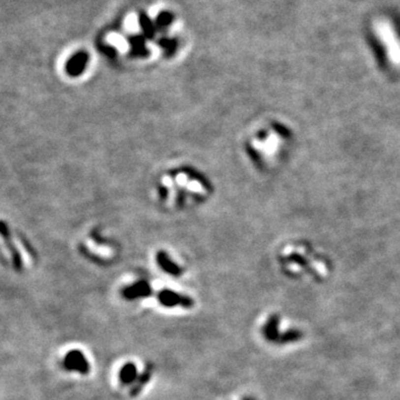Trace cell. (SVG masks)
I'll list each match as a JSON object with an SVG mask.
<instances>
[{
	"label": "cell",
	"instance_id": "obj_10",
	"mask_svg": "<svg viewBox=\"0 0 400 400\" xmlns=\"http://www.w3.org/2000/svg\"><path fill=\"white\" fill-rule=\"evenodd\" d=\"M129 42L133 51V54L138 56H145L148 54V50L145 46V37L140 35H135L129 37Z\"/></svg>",
	"mask_w": 400,
	"mask_h": 400
},
{
	"label": "cell",
	"instance_id": "obj_7",
	"mask_svg": "<svg viewBox=\"0 0 400 400\" xmlns=\"http://www.w3.org/2000/svg\"><path fill=\"white\" fill-rule=\"evenodd\" d=\"M139 25L140 28L143 30L144 36L149 38V39H153L154 37V33H156V24H154L152 19L149 18V16L145 12H140L139 14Z\"/></svg>",
	"mask_w": 400,
	"mask_h": 400
},
{
	"label": "cell",
	"instance_id": "obj_3",
	"mask_svg": "<svg viewBox=\"0 0 400 400\" xmlns=\"http://www.w3.org/2000/svg\"><path fill=\"white\" fill-rule=\"evenodd\" d=\"M158 300L162 306L166 307H176V306H182L185 308H190L193 306V300L190 297L177 294L176 291L173 290H162L158 294Z\"/></svg>",
	"mask_w": 400,
	"mask_h": 400
},
{
	"label": "cell",
	"instance_id": "obj_12",
	"mask_svg": "<svg viewBox=\"0 0 400 400\" xmlns=\"http://www.w3.org/2000/svg\"><path fill=\"white\" fill-rule=\"evenodd\" d=\"M159 45H160L163 49L167 50V53H173L177 47V42L175 39H171V38H162L159 41Z\"/></svg>",
	"mask_w": 400,
	"mask_h": 400
},
{
	"label": "cell",
	"instance_id": "obj_1",
	"mask_svg": "<svg viewBox=\"0 0 400 400\" xmlns=\"http://www.w3.org/2000/svg\"><path fill=\"white\" fill-rule=\"evenodd\" d=\"M375 31L391 63L400 67V38L394 25L387 19H379L375 24Z\"/></svg>",
	"mask_w": 400,
	"mask_h": 400
},
{
	"label": "cell",
	"instance_id": "obj_6",
	"mask_svg": "<svg viewBox=\"0 0 400 400\" xmlns=\"http://www.w3.org/2000/svg\"><path fill=\"white\" fill-rule=\"evenodd\" d=\"M138 378V372H137V368L135 364L127 363L123 366L119 373V379L123 385H129L131 382H135Z\"/></svg>",
	"mask_w": 400,
	"mask_h": 400
},
{
	"label": "cell",
	"instance_id": "obj_8",
	"mask_svg": "<svg viewBox=\"0 0 400 400\" xmlns=\"http://www.w3.org/2000/svg\"><path fill=\"white\" fill-rule=\"evenodd\" d=\"M153 376V366H148L147 368L145 369V371L141 373V375L137 378V380L133 384L131 388V396H137L141 390H143L144 387L147 385V382L150 380V378Z\"/></svg>",
	"mask_w": 400,
	"mask_h": 400
},
{
	"label": "cell",
	"instance_id": "obj_11",
	"mask_svg": "<svg viewBox=\"0 0 400 400\" xmlns=\"http://www.w3.org/2000/svg\"><path fill=\"white\" fill-rule=\"evenodd\" d=\"M174 20V15L169 11H162L157 16L156 26L158 28H167Z\"/></svg>",
	"mask_w": 400,
	"mask_h": 400
},
{
	"label": "cell",
	"instance_id": "obj_2",
	"mask_svg": "<svg viewBox=\"0 0 400 400\" xmlns=\"http://www.w3.org/2000/svg\"><path fill=\"white\" fill-rule=\"evenodd\" d=\"M63 367L67 370L78 371L83 375H87L90 371V366L87 359L79 350H71L68 352L63 359Z\"/></svg>",
	"mask_w": 400,
	"mask_h": 400
},
{
	"label": "cell",
	"instance_id": "obj_5",
	"mask_svg": "<svg viewBox=\"0 0 400 400\" xmlns=\"http://www.w3.org/2000/svg\"><path fill=\"white\" fill-rule=\"evenodd\" d=\"M88 56L84 51L81 53H77L74 57H72L67 64V70L71 75H78L84 70V68L87 63Z\"/></svg>",
	"mask_w": 400,
	"mask_h": 400
},
{
	"label": "cell",
	"instance_id": "obj_9",
	"mask_svg": "<svg viewBox=\"0 0 400 400\" xmlns=\"http://www.w3.org/2000/svg\"><path fill=\"white\" fill-rule=\"evenodd\" d=\"M157 260H158V264L160 265L161 268L168 274L174 275V276H179V275L182 274V269H180L177 265L174 264V262L171 261L169 258L167 257L163 252H159L158 253Z\"/></svg>",
	"mask_w": 400,
	"mask_h": 400
},
{
	"label": "cell",
	"instance_id": "obj_4",
	"mask_svg": "<svg viewBox=\"0 0 400 400\" xmlns=\"http://www.w3.org/2000/svg\"><path fill=\"white\" fill-rule=\"evenodd\" d=\"M152 294V288L147 282L140 281L135 285L129 286L123 290V296L128 300H133L141 297H148Z\"/></svg>",
	"mask_w": 400,
	"mask_h": 400
}]
</instances>
